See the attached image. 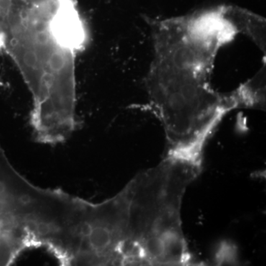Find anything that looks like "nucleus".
<instances>
[{"label": "nucleus", "instance_id": "nucleus-3", "mask_svg": "<svg viewBox=\"0 0 266 266\" xmlns=\"http://www.w3.org/2000/svg\"><path fill=\"white\" fill-rule=\"evenodd\" d=\"M24 181L0 146V265L14 263L32 246L22 202Z\"/></svg>", "mask_w": 266, "mask_h": 266}, {"label": "nucleus", "instance_id": "nucleus-1", "mask_svg": "<svg viewBox=\"0 0 266 266\" xmlns=\"http://www.w3.org/2000/svg\"><path fill=\"white\" fill-rule=\"evenodd\" d=\"M0 50L15 63L32 96L31 124L44 144L66 141L76 128V57L49 30L46 18L20 16L0 28Z\"/></svg>", "mask_w": 266, "mask_h": 266}, {"label": "nucleus", "instance_id": "nucleus-2", "mask_svg": "<svg viewBox=\"0 0 266 266\" xmlns=\"http://www.w3.org/2000/svg\"><path fill=\"white\" fill-rule=\"evenodd\" d=\"M202 159L167 154L129 182L131 197L125 265H193L182 228L181 206Z\"/></svg>", "mask_w": 266, "mask_h": 266}]
</instances>
